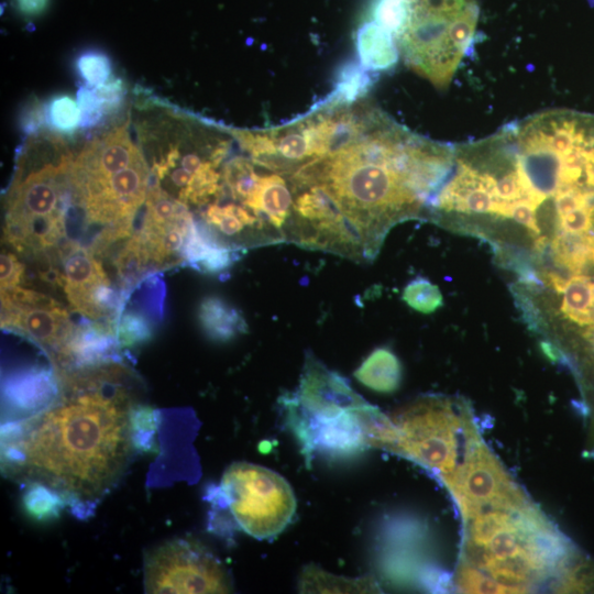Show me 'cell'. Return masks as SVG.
<instances>
[{"mask_svg": "<svg viewBox=\"0 0 594 594\" xmlns=\"http://www.w3.org/2000/svg\"><path fill=\"white\" fill-rule=\"evenodd\" d=\"M402 298L410 308L424 315L432 314L443 305L439 287L424 277L409 282L403 290Z\"/></svg>", "mask_w": 594, "mask_h": 594, "instance_id": "cell-21", "label": "cell"}, {"mask_svg": "<svg viewBox=\"0 0 594 594\" xmlns=\"http://www.w3.org/2000/svg\"><path fill=\"white\" fill-rule=\"evenodd\" d=\"M559 230L570 233H587L594 227V208L584 206L558 218Z\"/></svg>", "mask_w": 594, "mask_h": 594, "instance_id": "cell-25", "label": "cell"}, {"mask_svg": "<svg viewBox=\"0 0 594 594\" xmlns=\"http://www.w3.org/2000/svg\"><path fill=\"white\" fill-rule=\"evenodd\" d=\"M297 124L307 160L289 178L327 199L355 262L374 260L388 230L430 206L454 167V146L413 133L360 94L338 89Z\"/></svg>", "mask_w": 594, "mask_h": 594, "instance_id": "cell-1", "label": "cell"}, {"mask_svg": "<svg viewBox=\"0 0 594 594\" xmlns=\"http://www.w3.org/2000/svg\"><path fill=\"white\" fill-rule=\"evenodd\" d=\"M0 267L1 290L19 286L23 278L24 265L13 253H1Z\"/></svg>", "mask_w": 594, "mask_h": 594, "instance_id": "cell-26", "label": "cell"}, {"mask_svg": "<svg viewBox=\"0 0 594 594\" xmlns=\"http://www.w3.org/2000/svg\"><path fill=\"white\" fill-rule=\"evenodd\" d=\"M551 246L553 261L571 272L573 275L582 274L585 266L594 264V234L570 233L559 230Z\"/></svg>", "mask_w": 594, "mask_h": 594, "instance_id": "cell-15", "label": "cell"}, {"mask_svg": "<svg viewBox=\"0 0 594 594\" xmlns=\"http://www.w3.org/2000/svg\"><path fill=\"white\" fill-rule=\"evenodd\" d=\"M119 370L109 362L59 374L63 391L52 404L2 429L6 473L55 491L79 517L91 515L138 450V404L111 384Z\"/></svg>", "mask_w": 594, "mask_h": 594, "instance_id": "cell-2", "label": "cell"}, {"mask_svg": "<svg viewBox=\"0 0 594 594\" xmlns=\"http://www.w3.org/2000/svg\"><path fill=\"white\" fill-rule=\"evenodd\" d=\"M8 395L22 409L42 410L59 395L57 377L45 370L30 372L12 382Z\"/></svg>", "mask_w": 594, "mask_h": 594, "instance_id": "cell-14", "label": "cell"}, {"mask_svg": "<svg viewBox=\"0 0 594 594\" xmlns=\"http://www.w3.org/2000/svg\"><path fill=\"white\" fill-rule=\"evenodd\" d=\"M73 161L63 146L32 169L20 165L7 197L3 229L4 241L20 254H47L66 237Z\"/></svg>", "mask_w": 594, "mask_h": 594, "instance_id": "cell-7", "label": "cell"}, {"mask_svg": "<svg viewBox=\"0 0 594 594\" xmlns=\"http://www.w3.org/2000/svg\"><path fill=\"white\" fill-rule=\"evenodd\" d=\"M562 314L571 321L594 331L593 280L583 274L570 277L562 292Z\"/></svg>", "mask_w": 594, "mask_h": 594, "instance_id": "cell-16", "label": "cell"}, {"mask_svg": "<svg viewBox=\"0 0 594 594\" xmlns=\"http://www.w3.org/2000/svg\"><path fill=\"white\" fill-rule=\"evenodd\" d=\"M354 376L373 391L392 393L400 385L402 365L389 349L377 348L355 370Z\"/></svg>", "mask_w": 594, "mask_h": 594, "instance_id": "cell-13", "label": "cell"}, {"mask_svg": "<svg viewBox=\"0 0 594 594\" xmlns=\"http://www.w3.org/2000/svg\"><path fill=\"white\" fill-rule=\"evenodd\" d=\"M373 588L371 581L333 576L315 566L307 568L300 581L301 592H365Z\"/></svg>", "mask_w": 594, "mask_h": 594, "instance_id": "cell-18", "label": "cell"}, {"mask_svg": "<svg viewBox=\"0 0 594 594\" xmlns=\"http://www.w3.org/2000/svg\"><path fill=\"white\" fill-rule=\"evenodd\" d=\"M57 250L63 266V271H58L57 285L63 287L72 308L95 321L114 316L119 297L99 257L73 241Z\"/></svg>", "mask_w": 594, "mask_h": 594, "instance_id": "cell-11", "label": "cell"}, {"mask_svg": "<svg viewBox=\"0 0 594 594\" xmlns=\"http://www.w3.org/2000/svg\"><path fill=\"white\" fill-rule=\"evenodd\" d=\"M118 280L123 290L130 289L150 268L151 263L138 232L121 248L114 260Z\"/></svg>", "mask_w": 594, "mask_h": 594, "instance_id": "cell-17", "label": "cell"}, {"mask_svg": "<svg viewBox=\"0 0 594 594\" xmlns=\"http://www.w3.org/2000/svg\"><path fill=\"white\" fill-rule=\"evenodd\" d=\"M592 426H594V422L592 424Z\"/></svg>", "mask_w": 594, "mask_h": 594, "instance_id": "cell-28", "label": "cell"}, {"mask_svg": "<svg viewBox=\"0 0 594 594\" xmlns=\"http://www.w3.org/2000/svg\"><path fill=\"white\" fill-rule=\"evenodd\" d=\"M198 323L202 332L217 342H227L248 331L242 314L219 296H206L198 306Z\"/></svg>", "mask_w": 594, "mask_h": 594, "instance_id": "cell-12", "label": "cell"}, {"mask_svg": "<svg viewBox=\"0 0 594 594\" xmlns=\"http://www.w3.org/2000/svg\"><path fill=\"white\" fill-rule=\"evenodd\" d=\"M210 495L230 514L235 527L256 539L278 536L296 512L288 482L270 469L246 462L231 464Z\"/></svg>", "mask_w": 594, "mask_h": 594, "instance_id": "cell-8", "label": "cell"}, {"mask_svg": "<svg viewBox=\"0 0 594 594\" xmlns=\"http://www.w3.org/2000/svg\"><path fill=\"white\" fill-rule=\"evenodd\" d=\"M75 68L87 86L97 87L108 80L111 76V61L100 51H86L81 53L76 62Z\"/></svg>", "mask_w": 594, "mask_h": 594, "instance_id": "cell-23", "label": "cell"}, {"mask_svg": "<svg viewBox=\"0 0 594 594\" xmlns=\"http://www.w3.org/2000/svg\"><path fill=\"white\" fill-rule=\"evenodd\" d=\"M146 593H228L230 581L223 565L193 540L175 539L145 556Z\"/></svg>", "mask_w": 594, "mask_h": 594, "instance_id": "cell-9", "label": "cell"}, {"mask_svg": "<svg viewBox=\"0 0 594 594\" xmlns=\"http://www.w3.org/2000/svg\"><path fill=\"white\" fill-rule=\"evenodd\" d=\"M77 102L81 111L80 128H92L106 114L103 103L94 87L82 86L77 92Z\"/></svg>", "mask_w": 594, "mask_h": 594, "instance_id": "cell-24", "label": "cell"}, {"mask_svg": "<svg viewBox=\"0 0 594 594\" xmlns=\"http://www.w3.org/2000/svg\"><path fill=\"white\" fill-rule=\"evenodd\" d=\"M376 427L371 448L391 451L430 470L442 482L459 466L474 438V422L460 404L421 398Z\"/></svg>", "mask_w": 594, "mask_h": 594, "instance_id": "cell-6", "label": "cell"}, {"mask_svg": "<svg viewBox=\"0 0 594 594\" xmlns=\"http://www.w3.org/2000/svg\"><path fill=\"white\" fill-rule=\"evenodd\" d=\"M50 0H13L16 10L28 16H36L43 13Z\"/></svg>", "mask_w": 594, "mask_h": 594, "instance_id": "cell-27", "label": "cell"}, {"mask_svg": "<svg viewBox=\"0 0 594 594\" xmlns=\"http://www.w3.org/2000/svg\"><path fill=\"white\" fill-rule=\"evenodd\" d=\"M23 502L28 513L38 520L57 517L66 505L58 493L37 483L29 484Z\"/></svg>", "mask_w": 594, "mask_h": 594, "instance_id": "cell-20", "label": "cell"}, {"mask_svg": "<svg viewBox=\"0 0 594 594\" xmlns=\"http://www.w3.org/2000/svg\"><path fill=\"white\" fill-rule=\"evenodd\" d=\"M464 520L457 586L465 593H525L556 584L578 556L528 498Z\"/></svg>", "mask_w": 594, "mask_h": 594, "instance_id": "cell-3", "label": "cell"}, {"mask_svg": "<svg viewBox=\"0 0 594 594\" xmlns=\"http://www.w3.org/2000/svg\"><path fill=\"white\" fill-rule=\"evenodd\" d=\"M152 336V323L145 315L128 311L119 315L116 323L117 342L122 348H132L144 343Z\"/></svg>", "mask_w": 594, "mask_h": 594, "instance_id": "cell-22", "label": "cell"}, {"mask_svg": "<svg viewBox=\"0 0 594 594\" xmlns=\"http://www.w3.org/2000/svg\"><path fill=\"white\" fill-rule=\"evenodd\" d=\"M287 420L307 457L318 452L348 457L370 448L382 413L365 402L338 373L315 369L286 397Z\"/></svg>", "mask_w": 594, "mask_h": 594, "instance_id": "cell-5", "label": "cell"}, {"mask_svg": "<svg viewBox=\"0 0 594 594\" xmlns=\"http://www.w3.org/2000/svg\"><path fill=\"white\" fill-rule=\"evenodd\" d=\"M45 122L57 134H70L80 128L81 111L77 101L66 95L52 98L44 108Z\"/></svg>", "mask_w": 594, "mask_h": 594, "instance_id": "cell-19", "label": "cell"}, {"mask_svg": "<svg viewBox=\"0 0 594 594\" xmlns=\"http://www.w3.org/2000/svg\"><path fill=\"white\" fill-rule=\"evenodd\" d=\"M1 327L38 343L50 351L54 363L76 329L64 306L50 296L20 286L1 290Z\"/></svg>", "mask_w": 594, "mask_h": 594, "instance_id": "cell-10", "label": "cell"}, {"mask_svg": "<svg viewBox=\"0 0 594 594\" xmlns=\"http://www.w3.org/2000/svg\"><path fill=\"white\" fill-rule=\"evenodd\" d=\"M479 12L475 0H376L372 21L409 68L446 88L473 43Z\"/></svg>", "mask_w": 594, "mask_h": 594, "instance_id": "cell-4", "label": "cell"}]
</instances>
